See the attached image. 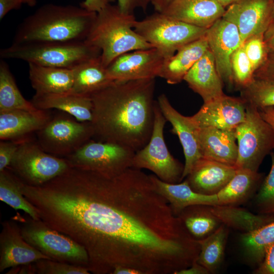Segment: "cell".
<instances>
[{
    "instance_id": "cell-1",
    "label": "cell",
    "mask_w": 274,
    "mask_h": 274,
    "mask_svg": "<svg viewBox=\"0 0 274 274\" xmlns=\"http://www.w3.org/2000/svg\"><path fill=\"white\" fill-rule=\"evenodd\" d=\"M41 215L85 249L94 274H113L119 267L175 274L200 252L149 175L132 167L116 176L69 168L48 186Z\"/></svg>"
},
{
    "instance_id": "cell-2",
    "label": "cell",
    "mask_w": 274,
    "mask_h": 274,
    "mask_svg": "<svg viewBox=\"0 0 274 274\" xmlns=\"http://www.w3.org/2000/svg\"><path fill=\"white\" fill-rule=\"evenodd\" d=\"M155 88V78L114 81L92 94L94 136L135 152L143 148L153 128Z\"/></svg>"
},
{
    "instance_id": "cell-3",
    "label": "cell",
    "mask_w": 274,
    "mask_h": 274,
    "mask_svg": "<svg viewBox=\"0 0 274 274\" xmlns=\"http://www.w3.org/2000/svg\"><path fill=\"white\" fill-rule=\"evenodd\" d=\"M96 15L81 6L43 5L19 24L13 43L85 41Z\"/></svg>"
},
{
    "instance_id": "cell-4",
    "label": "cell",
    "mask_w": 274,
    "mask_h": 274,
    "mask_svg": "<svg viewBox=\"0 0 274 274\" xmlns=\"http://www.w3.org/2000/svg\"><path fill=\"white\" fill-rule=\"evenodd\" d=\"M136 21L133 13L124 12L110 3L96 13L85 41L101 51L105 67L123 54L153 47L134 30Z\"/></svg>"
},
{
    "instance_id": "cell-5",
    "label": "cell",
    "mask_w": 274,
    "mask_h": 274,
    "mask_svg": "<svg viewBox=\"0 0 274 274\" xmlns=\"http://www.w3.org/2000/svg\"><path fill=\"white\" fill-rule=\"evenodd\" d=\"M101 51L85 40L12 43L1 50L2 59H15L28 63L73 69L100 56Z\"/></svg>"
},
{
    "instance_id": "cell-6",
    "label": "cell",
    "mask_w": 274,
    "mask_h": 274,
    "mask_svg": "<svg viewBox=\"0 0 274 274\" xmlns=\"http://www.w3.org/2000/svg\"><path fill=\"white\" fill-rule=\"evenodd\" d=\"M133 28L165 59L173 56L185 45L204 36L208 29L185 23L157 12L137 20Z\"/></svg>"
},
{
    "instance_id": "cell-7",
    "label": "cell",
    "mask_w": 274,
    "mask_h": 274,
    "mask_svg": "<svg viewBox=\"0 0 274 274\" xmlns=\"http://www.w3.org/2000/svg\"><path fill=\"white\" fill-rule=\"evenodd\" d=\"M13 218L20 223L24 239L51 260L87 268L88 254L78 243L49 227L41 220L24 218L20 215Z\"/></svg>"
},
{
    "instance_id": "cell-8",
    "label": "cell",
    "mask_w": 274,
    "mask_h": 274,
    "mask_svg": "<svg viewBox=\"0 0 274 274\" xmlns=\"http://www.w3.org/2000/svg\"><path fill=\"white\" fill-rule=\"evenodd\" d=\"M238 156L235 166L257 172L266 155L274 150V130L259 109L247 104L246 116L235 129Z\"/></svg>"
},
{
    "instance_id": "cell-9",
    "label": "cell",
    "mask_w": 274,
    "mask_h": 274,
    "mask_svg": "<svg viewBox=\"0 0 274 274\" xmlns=\"http://www.w3.org/2000/svg\"><path fill=\"white\" fill-rule=\"evenodd\" d=\"M166 121L155 101L152 134L148 143L135 152L131 167L147 169L162 181L176 184L182 180L184 165L172 155L166 146L163 135Z\"/></svg>"
},
{
    "instance_id": "cell-10",
    "label": "cell",
    "mask_w": 274,
    "mask_h": 274,
    "mask_svg": "<svg viewBox=\"0 0 274 274\" xmlns=\"http://www.w3.org/2000/svg\"><path fill=\"white\" fill-rule=\"evenodd\" d=\"M135 152L117 143L90 140L65 158L71 167L116 176L131 167Z\"/></svg>"
},
{
    "instance_id": "cell-11",
    "label": "cell",
    "mask_w": 274,
    "mask_h": 274,
    "mask_svg": "<svg viewBox=\"0 0 274 274\" xmlns=\"http://www.w3.org/2000/svg\"><path fill=\"white\" fill-rule=\"evenodd\" d=\"M70 167L65 158L47 153L37 142L23 141L9 168L24 183L42 185L60 175Z\"/></svg>"
},
{
    "instance_id": "cell-12",
    "label": "cell",
    "mask_w": 274,
    "mask_h": 274,
    "mask_svg": "<svg viewBox=\"0 0 274 274\" xmlns=\"http://www.w3.org/2000/svg\"><path fill=\"white\" fill-rule=\"evenodd\" d=\"M37 142L46 152L65 158L94 136L90 122H80L73 117H51L37 132Z\"/></svg>"
},
{
    "instance_id": "cell-13",
    "label": "cell",
    "mask_w": 274,
    "mask_h": 274,
    "mask_svg": "<svg viewBox=\"0 0 274 274\" xmlns=\"http://www.w3.org/2000/svg\"><path fill=\"white\" fill-rule=\"evenodd\" d=\"M165 58L155 48L137 50L123 54L107 67L110 77L127 81L159 77Z\"/></svg>"
},
{
    "instance_id": "cell-14",
    "label": "cell",
    "mask_w": 274,
    "mask_h": 274,
    "mask_svg": "<svg viewBox=\"0 0 274 274\" xmlns=\"http://www.w3.org/2000/svg\"><path fill=\"white\" fill-rule=\"evenodd\" d=\"M157 101L163 116L172 126V132L178 135L183 149L185 164L183 179L202 158L199 139L200 127L192 116H184L177 111L165 94L159 95Z\"/></svg>"
},
{
    "instance_id": "cell-15",
    "label": "cell",
    "mask_w": 274,
    "mask_h": 274,
    "mask_svg": "<svg viewBox=\"0 0 274 274\" xmlns=\"http://www.w3.org/2000/svg\"><path fill=\"white\" fill-rule=\"evenodd\" d=\"M273 2L241 0L229 6L222 17L236 25L243 44L252 36L264 34L271 21Z\"/></svg>"
},
{
    "instance_id": "cell-16",
    "label": "cell",
    "mask_w": 274,
    "mask_h": 274,
    "mask_svg": "<svg viewBox=\"0 0 274 274\" xmlns=\"http://www.w3.org/2000/svg\"><path fill=\"white\" fill-rule=\"evenodd\" d=\"M206 36L220 78L223 82L232 85L231 57L242 44L237 27L222 17L207 29Z\"/></svg>"
},
{
    "instance_id": "cell-17",
    "label": "cell",
    "mask_w": 274,
    "mask_h": 274,
    "mask_svg": "<svg viewBox=\"0 0 274 274\" xmlns=\"http://www.w3.org/2000/svg\"><path fill=\"white\" fill-rule=\"evenodd\" d=\"M246 102L242 98L223 95L204 102L193 119L200 127L234 129L246 116Z\"/></svg>"
},
{
    "instance_id": "cell-18",
    "label": "cell",
    "mask_w": 274,
    "mask_h": 274,
    "mask_svg": "<svg viewBox=\"0 0 274 274\" xmlns=\"http://www.w3.org/2000/svg\"><path fill=\"white\" fill-rule=\"evenodd\" d=\"M2 226L0 234V272L42 259H50L24 239L20 226L14 219L4 222Z\"/></svg>"
},
{
    "instance_id": "cell-19",
    "label": "cell",
    "mask_w": 274,
    "mask_h": 274,
    "mask_svg": "<svg viewBox=\"0 0 274 274\" xmlns=\"http://www.w3.org/2000/svg\"><path fill=\"white\" fill-rule=\"evenodd\" d=\"M236 167L202 158L194 166L186 179L195 192L217 194L234 175Z\"/></svg>"
},
{
    "instance_id": "cell-20",
    "label": "cell",
    "mask_w": 274,
    "mask_h": 274,
    "mask_svg": "<svg viewBox=\"0 0 274 274\" xmlns=\"http://www.w3.org/2000/svg\"><path fill=\"white\" fill-rule=\"evenodd\" d=\"M225 12V8L216 0H173L162 13L186 23L208 28Z\"/></svg>"
},
{
    "instance_id": "cell-21",
    "label": "cell",
    "mask_w": 274,
    "mask_h": 274,
    "mask_svg": "<svg viewBox=\"0 0 274 274\" xmlns=\"http://www.w3.org/2000/svg\"><path fill=\"white\" fill-rule=\"evenodd\" d=\"M235 129L200 128L199 139L202 157L235 166L238 156Z\"/></svg>"
},
{
    "instance_id": "cell-22",
    "label": "cell",
    "mask_w": 274,
    "mask_h": 274,
    "mask_svg": "<svg viewBox=\"0 0 274 274\" xmlns=\"http://www.w3.org/2000/svg\"><path fill=\"white\" fill-rule=\"evenodd\" d=\"M184 80L193 91L202 97L203 102L224 94L223 81L210 49L190 69Z\"/></svg>"
},
{
    "instance_id": "cell-23",
    "label": "cell",
    "mask_w": 274,
    "mask_h": 274,
    "mask_svg": "<svg viewBox=\"0 0 274 274\" xmlns=\"http://www.w3.org/2000/svg\"><path fill=\"white\" fill-rule=\"evenodd\" d=\"M31 101L39 109H57L80 122H91L93 118V103L90 96L70 91L60 93L35 94Z\"/></svg>"
},
{
    "instance_id": "cell-24",
    "label": "cell",
    "mask_w": 274,
    "mask_h": 274,
    "mask_svg": "<svg viewBox=\"0 0 274 274\" xmlns=\"http://www.w3.org/2000/svg\"><path fill=\"white\" fill-rule=\"evenodd\" d=\"M209 49L206 35L179 49L173 56L164 59L159 77L172 85L184 80L192 66Z\"/></svg>"
},
{
    "instance_id": "cell-25",
    "label": "cell",
    "mask_w": 274,
    "mask_h": 274,
    "mask_svg": "<svg viewBox=\"0 0 274 274\" xmlns=\"http://www.w3.org/2000/svg\"><path fill=\"white\" fill-rule=\"evenodd\" d=\"M51 118L21 110L0 111L1 140H23L42 128Z\"/></svg>"
},
{
    "instance_id": "cell-26",
    "label": "cell",
    "mask_w": 274,
    "mask_h": 274,
    "mask_svg": "<svg viewBox=\"0 0 274 274\" xmlns=\"http://www.w3.org/2000/svg\"><path fill=\"white\" fill-rule=\"evenodd\" d=\"M155 188L168 202L174 214L178 216L185 208L196 204H218L217 194L206 195L194 191L185 180L176 184L166 183L154 175H149Z\"/></svg>"
},
{
    "instance_id": "cell-27",
    "label": "cell",
    "mask_w": 274,
    "mask_h": 274,
    "mask_svg": "<svg viewBox=\"0 0 274 274\" xmlns=\"http://www.w3.org/2000/svg\"><path fill=\"white\" fill-rule=\"evenodd\" d=\"M28 64L29 78L36 94L64 93L71 90L73 69Z\"/></svg>"
},
{
    "instance_id": "cell-28",
    "label": "cell",
    "mask_w": 274,
    "mask_h": 274,
    "mask_svg": "<svg viewBox=\"0 0 274 274\" xmlns=\"http://www.w3.org/2000/svg\"><path fill=\"white\" fill-rule=\"evenodd\" d=\"M73 70L74 80L70 92L74 93L90 96L114 81L102 64L100 56L77 65Z\"/></svg>"
},
{
    "instance_id": "cell-29",
    "label": "cell",
    "mask_w": 274,
    "mask_h": 274,
    "mask_svg": "<svg viewBox=\"0 0 274 274\" xmlns=\"http://www.w3.org/2000/svg\"><path fill=\"white\" fill-rule=\"evenodd\" d=\"M262 181V175L257 172L237 168L233 177L217 194L218 204L238 206L244 203L254 194Z\"/></svg>"
},
{
    "instance_id": "cell-30",
    "label": "cell",
    "mask_w": 274,
    "mask_h": 274,
    "mask_svg": "<svg viewBox=\"0 0 274 274\" xmlns=\"http://www.w3.org/2000/svg\"><path fill=\"white\" fill-rule=\"evenodd\" d=\"M210 208L222 224L243 233L252 232L274 220L273 215L255 214L237 206L215 204Z\"/></svg>"
},
{
    "instance_id": "cell-31",
    "label": "cell",
    "mask_w": 274,
    "mask_h": 274,
    "mask_svg": "<svg viewBox=\"0 0 274 274\" xmlns=\"http://www.w3.org/2000/svg\"><path fill=\"white\" fill-rule=\"evenodd\" d=\"M21 110L31 113L46 115V110L37 108L31 101L27 100L17 86L8 65L0 61V111Z\"/></svg>"
},
{
    "instance_id": "cell-32",
    "label": "cell",
    "mask_w": 274,
    "mask_h": 274,
    "mask_svg": "<svg viewBox=\"0 0 274 274\" xmlns=\"http://www.w3.org/2000/svg\"><path fill=\"white\" fill-rule=\"evenodd\" d=\"M178 217L196 240L206 238L222 224L213 213L209 205L188 206L183 209Z\"/></svg>"
},
{
    "instance_id": "cell-33",
    "label": "cell",
    "mask_w": 274,
    "mask_h": 274,
    "mask_svg": "<svg viewBox=\"0 0 274 274\" xmlns=\"http://www.w3.org/2000/svg\"><path fill=\"white\" fill-rule=\"evenodd\" d=\"M227 227L222 224L210 235L197 240L200 245V252L197 261L210 273L214 272L222 261L228 234Z\"/></svg>"
},
{
    "instance_id": "cell-34",
    "label": "cell",
    "mask_w": 274,
    "mask_h": 274,
    "mask_svg": "<svg viewBox=\"0 0 274 274\" xmlns=\"http://www.w3.org/2000/svg\"><path fill=\"white\" fill-rule=\"evenodd\" d=\"M19 181L9 168L0 172V200L16 210L23 211L34 220H40L36 208L21 192Z\"/></svg>"
},
{
    "instance_id": "cell-35",
    "label": "cell",
    "mask_w": 274,
    "mask_h": 274,
    "mask_svg": "<svg viewBox=\"0 0 274 274\" xmlns=\"http://www.w3.org/2000/svg\"><path fill=\"white\" fill-rule=\"evenodd\" d=\"M241 241L248 257L259 265L266 248L274 244V220L252 232L243 233Z\"/></svg>"
},
{
    "instance_id": "cell-36",
    "label": "cell",
    "mask_w": 274,
    "mask_h": 274,
    "mask_svg": "<svg viewBox=\"0 0 274 274\" xmlns=\"http://www.w3.org/2000/svg\"><path fill=\"white\" fill-rule=\"evenodd\" d=\"M241 91L247 104L258 109L274 106V81L254 77Z\"/></svg>"
},
{
    "instance_id": "cell-37",
    "label": "cell",
    "mask_w": 274,
    "mask_h": 274,
    "mask_svg": "<svg viewBox=\"0 0 274 274\" xmlns=\"http://www.w3.org/2000/svg\"><path fill=\"white\" fill-rule=\"evenodd\" d=\"M271 168L262 181L255 196V206L259 214L274 216V150L270 153Z\"/></svg>"
},
{
    "instance_id": "cell-38",
    "label": "cell",
    "mask_w": 274,
    "mask_h": 274,
    "mask_svg": "<svg viewBox=\"0 0 274 274\" xmlns=\"http://www.w3.org/2000/svg\"><path fill=\"white\" fill-rule=\"evenodd\" d=\"M231 66L233 84L240 89L253 80L255 72L242 46L232 53Z\"/></svg>"
},
{
    "instance_id": "cell-39",
    "label": "cell",
    "mask_w": 274,
    "mask_h": 274,
    "mask_svg": "<svg viewBox=\"0 0 274 274\" xmlns=\"http://www.w3.org/2000/svg\"><path fill=\"white\" fill-rule=\"evenodd\" d=\"M242 46L255 73L265 62L269 54L263 34L250 37L243 43Z\"/></svg>"
},
{
    "instance_id": "cell-40",
    "label": "cell",
    "mask_w": 274,
    "mask_h": 274,
    "mask_svg": "<svg viewBox=\"0 0 274 274\" xmlns=\"http://www.w3.org/2000/svg\"><path fill=\"white\" fill-rule=\"evenodd\" d=\"M36 273L89 274L87 267L51 259H42L33 263Z\"/></svg>"
},
{
    "instance_id": "cell-41",
    "label": "cell",
    "mask_w": 274,
    "mask_h": 274,
    "mask_svg": "<svg viewBox=\"0 0 274 274\" xmlns=\"http://www.w3.org/2000/svg\"><path fill=\"white\" fill-rule=\"evenodd\" d=\"M24 140H1L0 172L10 166L21 143Z\"/></svg>"
},
{
    "instance_id": "cell-42",
    "label": "cell",
    "mask_w": 274,
    "mask_h": 274,
    "mask_svg": "<svg viewBox=\"0 0 274 274\" xmlns=\"http://www.w3.org/2000/svg\"><path fill=\"white\" fill-rule=\"evenodd\" d=\"M254 273L274 274V244L266 248L263 259Z\"/></svg>"
},
{
    "instance_id": "cell-43",
    "label": "cell",
    "mask_w": 274,
    "mask_h": 274,
    "mask_svg": "<svg viewBox=\"0 0 274 274\" xmlns=\"http://www.w3.org/2000/svg\"><path fill=\"white\" fill-rule=\"evenodd\" d=\"M254 77L274 81V53H269L266 60L255 72Z\"/></svg>"
},
{
    "instance_id": "cell-44",
    "label": "cell",
    "mask_w": 274,
    "mask_h": 274,
    "mask_svg": "<svg viewBox=\"0 0 274 274\" xmlns=\"http://www.w3.org/2000/svg\"><path fill=\"white\" fill-rule=\"evenodd\" d=\"M120 9L124 12L133 13L135 10L141 9L145 11L150 0H116Z\"/></svg>"
},
{
    "instance_id": "cell-45",
    "label": "cell",
    "mask_w": 274,
    "mask_h": 274,
    "mask_svg": "<svg viewBox=\"0 0 274 274\" xmlns=\"http://www.w3.org/2000/svg\"><path fill=\"white\" fill-rule=\"evenodd\" d=\"M22 4L21 0H0V19L10 11L19 9Z\"/></svg>"
},
{
    "instance_id": "cell-46",
    "label": "cell",
    "mask_w": 274,
    "mask_h": 274,
    "mask_svg": "<svg viewBox=\"0 0 274 274\" xmlns=\"http://www.w3.org/2000/svg\"><path fill=\"white\" fill-rule=\"evenodd\" d=\"M109 3L108 0H85L80 6L89 11L97 13Z\"/></svg>"
},
{
    "instance_id": "cell-47",
    "label": "cell",
    "mask_w": 274,
    "mask_h": 274,
    "mask_svg": "<svg viewBox=\"0 0 274 274\" xmlns=\"http://www.w3.org/2000/svg\"><path fill=\"white\" fill-rule=\"evenodd\" d=\"M209 271L203 266L199 264L197 260L189 267L184 268L176 272L175 274H208Z\"/></svg>"
},
{
    "instance_id": "cell-48",
    "label": "cell",
    "mask_w": 274,
    "mask_h": 274,
    "mask_svg": "<svg viewBox=\"0 0 274 274\" xmlns=\"http://www.w3.org/2000/svg\"><path fill=\"white\" fill-rule=\"evenodd\" d=\"M263 38L269 53H274V21L270 23Z\"/></svg>"
},
{
    "instance_id": "cell-49",
    "label": "cell",
    "mask_w": 274,
    "mask_h": 274,
    "mask_svg": "<svg viewBox=\"0 0 274 274\" xmlns=\"http://www.w3.org/2000/svg\"><path fill=\"white\" fill-rule=\"evenodd\" d=\"M262 117L274 130V106L258 109Z\"/></svg>"
},
{
    "instance_id": "cell-50",
    "label": "cell",
    "mask_w": 274,
    "mask_h": 274,
    "mask_svg": "<svg viewBox=\"0 0 274 274\" xmlns=\"http://www.w3.org/2000/svg\"><path fill=\"white\" fill-rule=\"evenodd\" d=\"M173 0H150L155 10L162 13Z\"/></svg>"
},
{
    "instance_id": "cell-51",
    "label": "cell",
    "mask_w": 274,
    "mask_h": 274,
    "mask_svg": "<svg viewBox=\"0 0 274 274\" xmlns=\"http://www.w3.org/2000/svg\"><path fill=\"white\" fill-rule=\"evenodd\" d=\"M113 274H141V273L139 270L131 268L119 267L114 270Z\"/></svg>"
},
{
    "instance_id": "cell-52",
    "label": "cell",
    "mask_w": 274,
    "mask_h": 274,
    "mask_svg": "<svg viewBox=\"0 0 274 274\" xmlns=\"http://www.w3.org/2000/svg\"><path fill=\"white\" fill-rule=\"evenodd\" d=\"M224 8L226 6H229L235 3L238 2L241 0H216Z\"/></svg>"
},
{
    "instance_id": "cell-53",
    "label": "cell",
    "mask_w": 274,
    "mask_h": 274,
    "mask_svg": "<svg viewBox=\"0 0 274 274\" xmlns=\"http://www.w3.org/2000/svg\"><path fill=\"white\" fill-rule=\"evenodd\" d=\"M23 4H26L30 7H33L36 5L37 0H21Z\"/></svg>"
},
{
    "instance_id": "cell-54",
    "label": "cell",
    "mask_w": 274,
    "mask_h": 274,
    "mask_svg": "<svg viewBox=\"0 0 274 274\" xmlns=\"http://www.w3.org/2000/svg\"><path fill=\"white\" fill-rule=\"evenodd\" d=\"M274 21V0L273 2V9H272V19H271V22Z\"/></svg>"
},
{
    "instance_id": "cell-55",
    "label": "cell",
    "mask_w": 274,
    "mask_h": 274,
    "mask_svg": "<svg viewBox=\"0 0 274 274\" xmlns=\"http://www.w3.org/2000/svg\"><path fill=\"white\" fill-rule=\"evenodd\" d=\"M110 3H111V2H115L116 0H108Z\"/></svg>"
}]
</instances>
